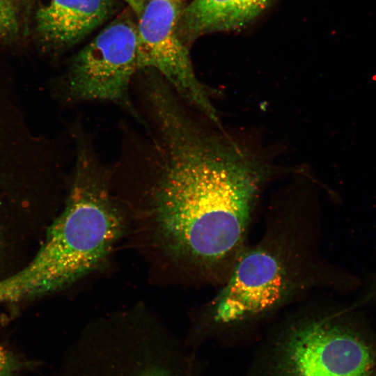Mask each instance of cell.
<instances>
[{"mask_svg":"<svg viewBox=\"0 0 376 376\" xmlns=\"http://www.w3.org/2000/svg\"><path fill=\"white\" fill-rule=\"evenodd\" d=\"M150 111L160 158L153 207L177 253L213 261L240 243L269 167L235 141L205 132L177 97L155 95Z\"/></svg>","mask_w":376,"mask_h":376,"instance_id":"6da1fadb","label":"cell"},{"mask_svg":"<svg viewBox=\"0 0 376 376\" xmlns=\"http://www.w3.org/2000/svg\"><path fill=\"white\" fill-rule=\"evenodd\" d=\"M120 230L104 173L82 146L64 210L28 265L0 279V304L38 298L71 284L100 263Z\"/></svg>","mask_w":376,"mask_h":376,"instance_id":"7a4b0ae2","label":"cell"},{"mask_svg":"<svg viewBox=\"0 0 376 376\" xmlns=\"http://www.w3.org/2000/svg\"><path fill=\"white\" fill-rule=\"evenodd\" d=\"M194 353L158 327L109 324L90 328L56 376H201Z\"/></svg>","mask_w":376,"mask_h":376,"instance_id":"3957f363","label":"cell"},{"mask_svg":"<svg viewBox=\"0 0 376 376\" xmlns=\"http://www.w3.org/2000/svg\"><path fill=\"white\" fill-rule=\"evenodd\" d=\"M373 347L359 318H323L290 328L244 376H370Z\"/></svg>","mask_w":376,"mask_h":376,"instance_id":"277c9868","label":"cell"},{"mask_svg":"<svg viewBox=\"0 0 376 376\" xmlns=\"http://www.w3.org/2000/svg\"><path fill=\"white\" fill-rule=\"evenodd\" d=\"M137 63L136 28L116 20L75 57L68 91L77 100H104L132 109L128 91Z\"/></svg>","mask_w":376,"mask_h":376,"instance_id":"5b68a950","label":"cell"},{"mask_svg":"<svg viewBox=\"0 0 376 376\" xmlns=\"http://www.w3.org/2000/svg\"><path fill=\"white\" fill-rule=\"evenodd\" d=\"M178 13L174 1L150 0L145 5L136 28L138 68L156 70L177 95L219 125L217 110L178 37Z\"/></svg>","mask_w":376,"mask_h":376,"instance_id":"8992f818","label":"cell"},{"mask_svg":"<svg viewBox=\"0 0 376 376\" xmlns=\"http://www.w3.org/2000/svg\"><path fill=\"white\" fill-rule=\"evenodd\" d=\"M283 274L276 258L256 250L244 255L221 293L214 319L220 324L235 323L261 313L281 298Z\"/></svg>","mask_w":376,"mask_h":376,"instance_id":"52a82bcc","label":"cell"},{"mask_svg":"<svg viewBox=\"0 0 376 376\" xmlns=\"http://www.w3.org/2000/svg\"><path fill=\"white\" fill-rule=\"evenodd\" d=\"M111 8V0H50L38 11V28L51 42L74 43L102 24Z\"/></svg>","mask_w":376,"mask_h":376,"instance_id":"ba28073f","label":"cell"},{"mask_svg":"<svg viewBox=\"0 0 376 376\" xmlns=\"http://www.w3.org/2000/svg\"><path fill=\"white\" fill-rule=\"evenodd\" d=\"M272 0H193L182 18L185 29L196 36L244 25L264 10Z\"/></svg>","mask_w":376,"mask_h":376,"instance_id":"9c48e42d","label":"cell"},{"mask_svg":"<svg viewBox=\"0 0 376 376\" xmlns=\"http://www.w3.org/2000/svg\"><path fill=\"white\" fill-rule=\"evenodd\" d=\"M17 0H0V38L15 33L17 29Z\"/></svg>","mask_w":376,"mask_h":376,"instance_id":"30bf717a","label":"cell"},{"mask_svg":"<svg viewBox=\"0 0 376 376\" xmlns=\"http://www.w3.org/2000/svg\"><path fill=\"white\" fill-rule=\"evenodd\" d=\"M20 366L18 359L0 344V376H13Z\"/></svg>","mask_w":376,"mask_h":376,"instance_id":"8fae6325","label":"cell"},{"mask_svg":"<svg viewBox=\"0 0 376 376\" xmlns=\"http://www.w3.org/2000/svg\"><path fill=\"white\" fill-rule=\"evenodd\" d=\"M376 306V277L373 279L357 300V308Z\"/></svg>","mask_w":376,"mask_h":376,"instance_id":"7c38bea8","label":"cell"},{"mask_svg":"<svg viewBox=\"0 0 376 376\" xmlns=\"http://www.w3.org/2000/svg\"><path fill=\"white\" fill-rule=\"evenodd\" d=\"M134 11L138 14L141 15L145 7L143 0H124Z\"/></svg>","mask_w":376,"mask_h":376,"instance_id":"4fadbf2b","label":"cell"},{"mask_svg":"<svg viewBox=\"0 0 376 376\" xmlns=\"http://www.w3.org/2000/svg\"><path fill=\"white\" fill-rule=\"evenodd\" d=\"M167 1H179V0H167Z\"/></svg>","mask_w":376,"mask_h":376,"instance_id":"5bb4252c","label":"cell"},{"mask_svg":"<svg viewBox=\"0 0 376 376\" xmlns=\"http://www.w3.org/2000/svg\"><path fill=\"white\" fill-rule=\"evenodd\" d=\"M375 376H376V371H375Z\"/></svg>","mask_w":376,"mask_h":376,"instance_id":"9a60e30c","label":"cell"}]
</instances>
